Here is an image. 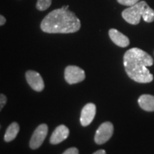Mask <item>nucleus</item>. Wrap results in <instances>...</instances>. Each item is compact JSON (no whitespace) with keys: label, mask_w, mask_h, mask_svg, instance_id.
Listing matches in <instances>:
<instances>
[{"label":"nucleus","mask_w":154,"mask_h":154,"mask_svg":"<svg viewBox=\"0 0 154 154\" xmlns=\"http://www.w3.org/2000/svg\"><path fill=\"white\" fill-rule=\"evenodd\" d=\"M69 135V130L64 125H60L54 131L50 137V143L53 145L59 144L66 140Z\"/></svg>","instance_id":"1a4fd4ad"},{"label":"nucleus","mask_w":154,"mask_h":154,"mask_svg":"<svg viewBox=\"0 0 154 154\" xmlns=\"http://www.w3.org/2000/svg\"><path fill=\"white\" fill-rule=\"evenodd\" d=\"M6 22H7V20H6L5 17L2 16V14H0V26H3V25H5Z\"/></svg>","instance_id":"a211bd4d"},{"label":"nucleus","mask_w":154,"mask_h":154,"mask_svg":"<svg viewBox=\"0 0 154 154\" xmlns=\"http://www.w3.org/2000/svg\"><path fill=\"white\" fill-rule=\"evenodd\" d=\"M138 102L140 107L144 111H154V96L143 94L140 96Z\"/></svg>","instance_id":"9b49d317"},{"label":"nucleus","mask_w":154,"mask_h":154,"mask_svg":"<svg viewBox=\"0 0 154 154\" xmlns=\"http://www.w3.org/2000/svg\"><path fill=\"white\" fill-rule=\"evenodd\" d=\"M40 28L48 34H72L79 31L81 22L66 5L49 12L42 21Z\"/></svg>","instance_id":"f257e3e1"},{"label":"nucleus","mask_w":154,"mask_h":154,"mask_svg":"<svg viewBox=\"0 0 154 154\" xmlns=\"http://www.w3.org/2000/svg\"><path fill=\"white\" fill-rule=\"evenodd\" d=\"M52 0H37L36 4V8L40 11H46L50 7Z\"/></svg>","instance_id":"4468645a"},{"label":"nucleus","mask_w":154,"mask_h":154,"mask_svg":"<svg viewBox=\"0 0 154 154\" xmlns=\"http://www.w3.org/2000/svg\"><path fill=\"white\" fill-rule=\"evenodd\" d=\"M96 107L95 104L88 103L82 109L80 116V123L82 126H87L93 121L96 116Z\"/></svg>","instance_id":"6e6552de"},{"label":"nucleus","mask_w":154,"mask_h":154,"mask_svg":"<svg viewBox=\"0 0 154 154\" xmlns=\"http://www.w3.org/2000/svg\"><path fill=\"white\" fill-rule=\"evenodd\" d=\"M138 2H140V0H138Z\"/></svg>","instance_id":"412c9836"},{"label":"nucleus","mask_w":154,"mask_h":154,"mask_svg":"<svg viewBox=\"0 0 154 154\" xmlns=\"http://www.w3.org/2000/svg\"><path fill=\"white\" fill-rule=\"evenodd\" d=\"M7 101V98L5 94H0V111L2 110Z\"/></svg>","instance_id":"dca6fc26"},{"label":"nucleus","mask_w":154,"mask_h":154,"mask_svg":"<svg viewBox=\"0 0 154 154\" xmlns=\"http://www.w3.org/2000/svg\"><path fill=\"white\" fill-rule=\"evenodd\" d=\"M85 72L77 66H68L65 69L64 78L69 84L80 83L85 79Z\"/></svg>","instance_id":"39448f33"},{"label":"nucleus","mask_w":154,"mask_h":154,"mask_svg":"<svg viewBox=\"0 0 154 154\" xmlns=\"http://www.w3.org/2000/svg\"><path fill=\"white\" fill-rule=\"evenodd\" d=\"M117 2L120 5L128 6V7H131V6L136 5V3L138 2V0H117Z\"/></svg>","instance_id":"2eb2a0df"},{"label":"nucleus","mask_w":154,"mask_h":154,"mask_svg":"<svg viewBox=\"0 0 154 154\" xmlns=\"http://www.w3.org/2000/svg\"><path fill=\"white\" fill-rule=\"evenodd\" d=\"M48 134V126L45 124L39 125L34 131L29 141V146L32 149H37L42 146Z\"/></svg>","instance_id":"423d86ee"},{"label":"nucleus","mask_w":154,"mask_h":154,"mask_svg":"<svg viewBox=\"0 0 154 154\" xmlns=\"http://www.w3.org/2000/svg\"><path fill=\"white\" fill-rule=\"evenodd\" d=\"M153 64L149 54L138 48H132L124 56V66L127 75L138 83L146 84L153 80V76L148 69Z\"/></svg>","instance_id":"f03ea898"},{"label":"nucleus","mask_w":154,"mask_h":154,"mask_svg":"<svg viewBox=\"0 0 154 154\" xmlns=\"http://www.w3.org/2000/svg\"><path fill=\"white\" fill-rule=\"evenodd\" d=\"M0 128H1V125H0Z\"/></svg>","instance_id":"aec40b11"},{"label":"nucleus","mask_w":154,"mask_h":154,"mask_svg":"<svg viewBox=\"0 0 154 154\" xmlns=\"http://www.w3.org/2000/svg\"><path fill=\"white\" fill-rule=\"evenodd\" d=\"M113 125L109 121L103 123L96 131L94 140L97 144L101 145L109 140L113 136Z\"/></svg>","instance_id":"20e7f679"},{"label":"nucleus","mask_w":154,"mask_h":154,"mask_svg":"<svg viewBox=\"0 0 154 154\" xmlns=\"http://www.w3.org/2000/svg\"><path fill=\"white\" fill-rule=\"evenodd\" d=\"M109 35L111 41L118 47L124 48L129 45V38L116 29H111L109 31Z\"/></svg>","instance_id":"9d476101"},{"label":"nucleus","mask_w":154,"mask_h":154,"mask_svg":"<svg viewBox=\"0 0 154 154\" xmlns=\"http://www.w3.org/2000/svg\"><path fill=\"white\" fill-rule=\"evenodd\" d=\"M148 5L146 2L140 1L136 5L128 7L122 11V17L128 24L137 25L140 23L144 10Z\"/></svg>","instance_id":"7ed1b4c3"},{"label":"nucleus","mask_w":154,"mask_h":154,"mask_svg":"<svg viewBox=\"0 0 154 154\" xmlns=\"http://www.w3.org/2000/svg\"><path fill=\"white\" fill-rule=\"evenodd\" d=\"M62 154H79V150L76 148L72 147L66 150Z\"/></svg>","instance_id":"f3484780"},{"label":"nucleus","mask_w":154,"mask_h":154,"mask_svg":"<svg viewBox=\"0 0 154 154\" xmlns=\"http://www.w3.org/2000/svg\"><path fill=\"white\" fill-rule=\"evenodd\" d=\"M26 82L30 87L35 91L40 92L44 88V83L41 75L33 70H29L26 72Z\"/></svg>","instance_id":"0eeeda50"},{"label":"nucleus","mask_w":154,"mask_h":154,"mask_svg":"<svg viewBox=\"0 0 154 154\" xmlns=\"http://www.w3.org/2000/svg\"><path fill=\"white\" fill-rule=\"evenodd\" d=\"M19 131V125L17 122H13L9 125L5 132L4 139L6 142H10L17 137Z\"/></svg>","instance_id":"f8f14e48"},{"label":"nucleus","mask_w":154,"mask_h":154,"mask_svg":"<svg viewBox=\"0 0 154 154\" xmlns=\"http://www.w3.org/2000/svg\"><path fill=\"white\" fill-rule=\"evenodd\" d=\"M93 154H106V151H104V150L101 149V150H99V151H96L95 153H94Z\"/></svg>","instance_id":"6ab92c4d"},{"label":"nucleus","mask_w":154,"mask_h":154,"mask_svg":"<svg viewBox=\"0 0 154 154\" xmlns=\"http://www.w3.org/2000/svg\"><path fill=\"white\" fill-rule=\"evenodd\" d=\"M142 18L146 22L148 23H151L154 21V10L149 5L146 7L144 10L143 14H142Z\"/></svg>","instance_id":"ddd939ff"}]
</instances>
